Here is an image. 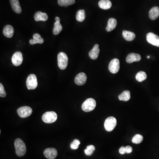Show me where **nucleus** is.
<instances>
[{
	"label": "nucleus",
	"instance_id": "1",
	"mask_svg": "<svg viewBox=\"0 0 159 159\" xmlns=\"http://www.w3.org/2000/svg\"><path fill=\"white\" fill-rule=\"evenodd\" d=\"M16 153L18 157H23L26 152V147L24 142L20 139H16L14 143Z\"/></svg>",
	"mask_w": 159,
	"mask_h": 159
},
{
	"label": "nucleus",
	"instance_id": "2",
	"mask_svg": "<svg viewBox=\"0 0 159 159\" xmlns=\"http://www.w3.org/2000/svg\"><path fill=\"white\" fill-rule=\"evenodd\" d=\"M96 102L93 98L87 99L82 105V109L84 112H88L93 111L96 106Z\"/></svg>",
	"mask_w": 159,
	"mask_h": 159
},
{
	"label": "nucleus",
	"instance_id": "3",
	"mask_svg": "<svg viewBox=\"0 0 159 159\" xmlns=\"http://www.w3.org/2000/svg\"><path fill=\"white\" fill-rule=\"evenodd\" d=\"M58 66L61 70L66 68L68 63V58L66 54L64 52H60L58 55Z\"/></svg>",
	"mask_w": 159,
	"mask_h": 159
},
{
	"label": "nucleus",
	"instance_id": "4",
	"mask_svg": "<svg viewBox=\"0 0 159 159\" xmlns=\"http://www.w3.org/2000/svg\"><path fill=\"white\" fill-rule=\"evenodd\" d=\"M27 88L28 90H34L38 86V81L36 76L34 74H30L26 80Z\"/></svg>",
	"mask_w": 159,
	"mask_h": 159
},
{
	"label": "nucleus",
	"instance_id": "5",
	"mask_svg": "<svg viewBox=\"0 0 159 159\" xmlns=\"http://www.w3.org/2000/svg\"><path fill=\"white\" fill-rule=\"evenodd\" d=\"M58 115L54 112H48L45 113L42 116V120L47 123H52L56 121Z\"/></svg>",
	"mask_w": 159,
	"mask_h": 159
},
{
	"label": "nucleus",
	"instance_id": "6",
	"mask_svg": "<svg viewBox=\"0 0 159 159\" xmlns=\"http://www.w3.org/2000/svg\"><path fill=\"white\" fill-rule=\"evenodd\" d=\"M116 124H117L116 119L114 117H109L106 119L104 125L106 131L111 132L115 129Z\"/></svg>",
	"mask_w": 159,
	"mask_h": 159
},
{
	"label": "nucleus",
	"instance_id": "7",
	"mask_svg": "<svg viewBox=\"0 0 159 159\" xmlns=\"http://www.w3.org/2000/svg\"><path fill=\"white\" fill-rule=\"evenodd\" d=\"M18 114L20 118H25L31 115L32 110L30 107L28 106H23L20 107L18 111Z\"/></svg>",
	"mask_w": 159,
	"mask_h": 159
},
{
	"label": "nucleus",
	"instance_id": "8",
	"mask_svg": "<svg viewBox=\"0 0 159 159\" xmlns=\"http://www.w3.org/2000/svg\"><path fill=\"white\" fill-rule=\"evenodd\" d=\"M109 71L112 74H117L120 69V61L117 58L112 60L109 63L108 66Z\"/></svg>",
	"mask_w": 159,
	"mask_h": 159
},
{
	"label": "nucleus",
	"instance_id": "9",
	"mask_svg": "<svg viewBox=\"0 0 159 159\" xmlns=\"http://www.w3.org/2000/svg\"><path fill=\"white\" fill-rule=\"evenodd\" d=\"M146 39L150 44L159 47V36L158 35H155L152 32H150L147 34Z\"/></svg>",
	"mask_w": 159,
	"mask_h": 159
},
{
	"label": "nucleus",
	"instance_id": "10",
	"mask_svg": "<svg viewBox=\"0 0 159 159\" xmlns=\"http://www.w3.org/2000/svg\"><path fill=\"white\" fill-rule=\"evenodd\" d=\"M23 61V57L21 52L20 51L15 52L12 58V62L13 65L18 66L21 65Z\"/></svg>",
	"mask_w": 159,
	"mask_h": 159
},
{
	"label": "nucleus",
	"instance_id": "11",
	"mask_svg": "<svg viewBox=\"0 0 159 159\" xmlns=\"http://www.w3.org/2000/svg\"><path fill=\"white\" fill-rule=\"evenodd\" d=\"M44 156L48 159H54L56 158L58 155V152L55 148H47L44 150Z\"/></svg>",
	"mask_w": 159,
	"mask_h": 159
},
{
	"label": "nucleus",
	"instance_id": "12",
	"mask_svg": "<svg viewBox=\"0 0 159 159\" xmlns=\"http://www.w3.org/2000/svg\"><path fill=\"white\" fill-rule=\"evenodd\" d=\"M86 75L84 73H80L78 74L75 78V83L77 85H83L86 82Z\"/></svg>",
	"mask_w": 159,
	"mask_h": 159
},
{
	"label": "nucleus",
	"instance_id": "13",
	"mask_svg": "<svg viewBox=\"0 0 159 159\" xmlns=\"http://www.w3.org/2000/svg\"><path fill=\"white\" fill-rule=\"evenodd\" d=\"M56 22L54 23V28H53V34L55 35H58L62 30V26L60 23V19L59 17H56Z\"/></svg>",
	"mask_w": 159,
	"mask_h": 159
},
{
	"label": "nucleus",
	"instance_id": "14",
	"mask_svg": "<svg viewBox=\"0 0 159 159\" xmlns=\"http://www.w3.org/2000/svg\"><path fill=\"white\" fill-rule=\"evenodd\" d=\"M141 60V56L138 54L132 53L127 55L126 58V62L132 63L135 61H139Z\"/></svg>",
	"mask_w": 159,
	"mask_h": 159
},
{
	"label": "nucleus",
	"instance_id": "15",
	"mask_svg": "<svg viewBox=\"0 0 159 159\" xmlns=\"http://www.w3.org/2000/svg\"><path fill=\"white\" fill-rule=\"evenodd\" d=\"M99 53V45L98 44H95L93 49L89 52V56L91 59L96 60L98 58Z\"/></svg>",
	"mask_w": 159,
	"mask_h": 159
},
{
	"label": "nucleus",
	"instance_id": "16",
	"mask_svg": "<svg viewBox=\"0 0 159 159\" xmlns=\"http://www.w3.org/2000/svg\"><path fill=\"white\" fill-rule=\"evenodd\" d=\"M3 33L5 37L11 38L13 36L14 34V29L11 25H6L4 28Z\"/></svg>",
	"mask_w": 159,
	"mask_h": 159
},
{
	"label": "nucleus",
	"instance_id": "17",
	"mask_svg": "<svg viewBox=\"0 0 159 159\" xmlns=\"http://www.w3.org/2000/svg\"><path fill=\"white\" fill-rule=\"evenodd\" d=\"M117 20L113 18H111L108 20L106 30L108 32H110L115 28L117 26Z\"/></svg>",
	"mask_w": 159,
	"mask_h": 159
},
{
	"label": "nucleus",
	"instance_id": "18",
	"mask_svg": "<svg viewBox=\"0 0 159 159\" xmlns=\"http://www.w3.org/2000/svg\"><path fill=\"white\" fill-rule=\"evenodd\" d=\"M12 8L16 13L20 14L21 12V8L19 0H10Z\"/></svg>",
	"mask_w": 159,
	"mask_h": 159
},
{
	"label": "nucleus",
	"instance_id": "19",
	"mask_svg": "<svg viewBox=\"0 0 159 159\" xmlns=\"http://www.w3.org/2000/svg\"><path fill=\"white\" fill-rule=\"evenodd\" d=\"M159 17V7H154L151 9L149 12V17L152 20H155L158 19Z\"/></svg>",
	"mask_w": 159,
	"mask_h": 159
},
{
	"label": "nucleus",
	"instance_id": "20",
	"mask_svg": "<svg viewBox=\"0 0 159 159\" xmlns=\"http://www.w3.org/2000/svg\"><path fill=\"white\" fill-rule=\"evenodd\" d=\"M34 19L36 21H46L48 19V17L47 13L39 11L36 12L34 16Z\"/></svg>",
	"mask_w": 159,
	"mask_h": 159
},
{
	"label": "nucleus",
	"instance_id": "21",
	"mask_svg": "<svg viewBox=\"0 0 159 159\" xmlns=\"http://www.w3.org/2000/svg\"><path fill=\"white\" fill-rule=\"evenodd\" d=\"M123 36L124 39L127 41H132L135 38V34L131 31L124 30L123 31Z\"/></svg>",
	"mask_w": 159,
	"mask_h": 159
},
{
	"label": "nucleus",
	"instance_id": "22",
	"mask_svg": "<svg viewBox=\"0 0 159 159\" xmlns=\"http://www.w3.org/2000/svg\"><path fill=\"white\" fill-rule=\"evenodd\" d=\"M33 39H30L29 40L30 44L31 45H34L36 43L42 44L44 42V39L41 37L39 34L36 33L34 34L33 36Z\"/></svg>",
	"mask_w": 159,
	"mask_h": 159
},
{
	"label": "nucleus",
	"instance_id": "23",
	"mask_svg": "<svg viewBox=\"0 0 159 159\" xmlns=\"http://www.w3.org/2000/svg\"><path fill=\"white\" fill-rule=\"evenodd\" d=\"M99 8L107 10L112 6V3L109 0H101L99 2Z\"/></svg>",
	"mask_w": 159,
	"mask_h": 159
},
{
	"label": "nucleus",
	"instance_id": "24",
	"mask_svg": "<svg viewBox=\"0 0 159 159\" xmlns=\"http://www.w3.org/2000/svg\"><path fill=\"white\" fill-rule=\"evenodd\" d=\"M131 98V93L130 91H123L121 94L119 95V99L121 101H127Z\"/></svg>",
	"mask_w": 159,
	"mask_h": 159
},
{
	"label": "nucleus",
	"instance_id": "25",
	"mask_svg": "<svg viewBox=\"0 0 159 159\" xmlns=\"http://www.w3.org/2000/svg\"><path fill=\"white\" fill-rule=\"evenodd\" d=\"M58 2L60 6L67 7L69 5L74 4L75 1V0H58Z\"/></svg>",
	"mask_w": 159,
	"mask_h": 159
},
{
	"label": "nucleus",
	"instance_id": "26",
	"mask_svg": "<svg viewBox=\"0 0 159 159\" xmlns=\"http://www.w3.org/2000/svg\"><path fill=\"white\" fill-rule=\"evenodd\" d=\"M76 19L78 21L82 22L85 18V12L84 10H79L76 14Z\"/></svg>",
	"mask_w": 159,
	"mask_h": 159
},
{
	"label": "nucleus",
	"instance_id": "27",
	"mask_svg": "<svg viewBox=\"0 0 159 159\" xmlns=\"http://www.w3.org/2000/svg\"><path fill=\"white\" fill-rule=\"evenodd\" d=\"M147 78L146 73L143 71L139 72L136 75V79L139 82H142Z\"/></svg>",
	"mask_w": 159,
	"mask_h": 159
},
{
	"label": "nucleus",
	"instance_id": "28",
	"mask_svg": "<svg viewBox=\"0 0 159 159\" xmlns=\"http://www.w3.org/2000/svg\"><path fill=\"white\" fill-rule=\"evenodd\" d=\"M95 150V147L94 145H89L87 147L86 149L85 150V153L87 156H91Z\"/></svg>",
	"mask_w": 159,
	"mask_h": 159
},
{
	"label": "nucleus",
	"instance_id": "29",
	"mask_svg": "<svg viewBox=\"0 0 159 159\" xmlns=\"http://www.w3.org/2000/svg\"><path fill=\"white\" fill-rule=\"evenodd\" d=\"M143 137L140 134H136L132 139V142L136 144H139L142 141Z\"/></svg>",
	"mask_w": 159,
	"mask_h": 159
},
{
	"label": "nucleus",
	"instance_id": "30",
	"mask_svg": "<svg viewBox=\"0 0 159 159\" xmlns=\"http://www.w3.org/2000/svg\"><path fill=\"white\" fill-rule=\"evenodd\" d=\"M80 141L79 140H77V139H75L72 143H71V144H70V148L72 150H77L78 149L80 144Z\"/></svg>",
	"mask_w": 159,
	"mask_h": 159
},
{
	"label": "nucleus",
	"instance_id": "31",
	"mask_svg": "<svg viewBox=\"0 0 159 159\" xmlns=\"http://www.w3.org/2000/svg\"><path fill=\"white\" fill-rule=\"evenodd\" d=\"M6 96V92L4 89L3 85L1 83L0 84V96L1 97H5Z\"/></svg>",
	"mask_w": 159,
	"mask_h": 159
},
{
	"label": "nucleus",
	"instance_id": "32",
	"mask_svg": "<svg viewBox=\"0 0 159 159\" xmlns=\"http://www.w3.org/2000/svg\"><path fill=\"white\" fill-rule=\"evenodd\" d=\"M119 153L121 154H125L126 153V150H125V147H124V146H122L120 148L119 150Z\"/></svg>",
	"mask_w": 159,
	"mask_h": 159
},
{
	"label": "nucleus",
	"instance_id": "33",
	"mask_svg": "<svg viewBox=\"0 0 159 159\" xmlns=\"http://www.w3.org/2000/svg\"><path fill=\"white\" fill-rule=\"evenodd\" d=\"M125 150H126V153H131L133 151V148L131 146H126L125 147Z\"/></svg>",
	"mask_w": 159,
	"mask_h": 159
}]
</instances>
